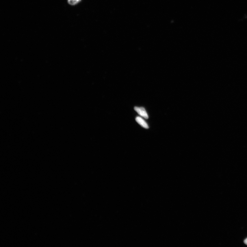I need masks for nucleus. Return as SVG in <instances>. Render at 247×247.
<instances>
[{"instance_id":"obj_3","label":"nucleus","mask_w":247,"mask_h":247,"mask_svg":"<svg viewBox=\"0 0 247 247\" xmlns=\"http://www.w3.org/2000/svg\"><path fill=\"white\" fill-rule=\"evenodd\" d=\"M81 0H68V3L71 5H74L77 4Z\"/></svg>"},{"instance_id":"obj_1","label":"nucleus","mask_w":247,"mask_h":247,"mask_svg":"<svg viewBox=\"0 0 247 247\" xmlns=\"http://www.w3.org/2000/svg\"><path fill=\"white\" fill-rule=\"evenodd\" d=\"M134 110L141 116L146 119L148 118V114L144 108L135 107L134 108Z\"/></svg>"},{"instance_id":"obj_4","label":"nucleus","mask_w":247,"mask_h":247,"mask_svg":"<svg viewBox=\"0 0 247 247\" xmlns=\"http://www.w3.org/2000/svg\"><path fill=\"white\" fill-rule=\"evenodd\" d=\"M244 243H245L247 245V238L245 240H244Z\"/></svg>"},{"instance_id":"obj_2","label":"nucleus","mask_w":247,"mask_h":247,"mask_svg":"<svg viewBox=\"0 0 247 247\" xmlns=\"http://www.w3.org/2000/svg\"><path fill=\"white\" fill-rule=\"evenodd\" d=\"M136 121L139 124L145 129H149V126L146 122L141 117L137 116L136 118Z\"/></svg>"}]
</instances>
